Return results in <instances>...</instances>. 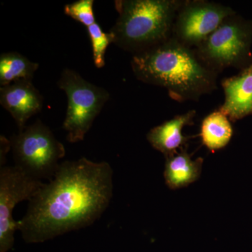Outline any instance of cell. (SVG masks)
<instances>
[{"mask_svg": "<svg viewBox=\"0 0 252 252\" xmlns=\"http://www.w3.org/2000/svg\"><path fill=\"white\" fill-rule=\"evenodd\" d=\"M45 184L33 178L19 167L3 166L0 170V252L14 246L18 221L13 218L15 207L31 200Z\"/></svg>", "mask_w": 252, "mask_h": 252, "instance_id": "8", "label": "cell"}, {"mask_svg": "<svg viewBox=\"0 0 252 252\" xmlns=\"http://www.w3.org/2000/svg\"><path fill=\"white\" fill-rule=\"evenodd\" d=\"M233 134L229 119L220 110L209 114L202 123L200 137L204 145L212 152L225 147Z\"/></svg>", "mask_w": 252, "mask_h": 252, "instance_id": "13", "label": "cell"}, {"mask_svg": "<svg viewBox=\"0 0 252 252\" xmlns=\"http://www.w3.org/2000/svg\"><path fill=\"white\" fill-rule=\"evenodd\" d=\"M88 33L92 44L93 57L94 65L97 68L103 67L105 64L106 50L112 44V37L109 33L104 32L97 23L87 28Z\"/></svg>", "mask_w": 252, "mask_h": 252, "instance_id": "15", "label": "cell"}, {"mask_svg": "<svg viewBox=\"0 0 252 252\" xmlns=\"http://www.w3.org/2000/svg\"><path fill=\"white\" fill-rule=\"evenodd\" d=\"M94 4V0H79L66 4L64 12L67 16L88 28L96 23Z\"/></svg>", "mask_w": 252, "mask_h": 252, "instance_id": "16", "label": "cell"}, {"mask_svg": "<svg viewBox=\"0 0 252 252\" xmlns=\"http://www.w3.org/2000/svg\"><path fill=\"white\" fill-rule=\"evenodd\" d=\"M0 104L14 118L21 131L32 117L41 112L43 97L32 81L21 80L1 86Z\"/></svg>", "mask_w": 252, "mask_h": 252, "instance_id": "9", "label": "cell"}, {"mask_svg": "<svg viewBox=\"0 0 252 252\" xmlns=\"http://www.w3.org/2000/svg\"><path fill=\"white\" fill-rule=\"evenodd\" d=\"M113 196V170L107 162L86 158L66 160L49 183L29 201L18 220L28 243H41L94 224Z\"/></svg>", "mask_w": 252, "mask_h": 252, "instance_id": "1", "label": "cell"}, {"mask_svg": "<svg viewBox=\"0 0 252 252\" xmlns=\"http://www.w3.org/2000/svg\"><path fill=\"white\" fill-rule=\"evenodd\" d=\"M229 6L202 0L182 1L172 28V39L195 49L232 15Z\"/></svg>", "mask_w": 252, "mask_h": 252, "instance_id": "7", "label": "cell"}, {"mask_svg": "<svg viewBox=\"0 0 252 252\" xmlns=\"http://www.w3.org/2000/svg\"><path fill=\"white\" fill-rule=\"evenodd\" d=\"M39 64L17 52L0 56V85L4 86L21 80L32 81Z\"/></svg>", "mask_w": 252, "mask_h": 252, "instance_id": "14", "label": "cell"}, {"mask_svg": "<svg viewBox=\"0 0 252 252\" xmlns=\"http://www.w3.org/2000/svg\"><path fill=\"white\" fill-rule=\"evenodd\" d=\"M165 177L166 185L172 189L187 187L195 182L201 173L203 159L198 158L193 160L185 149L166 157Z\"/></svg>", "mask_w": 252, "mask_h": 252, "instance_id": "12", "label": "cell"}, {"mask_svg": "<svg viewBox=\"0 0 252 252\" xmlns=\"http://www.w3.org/2000/svg\"><path fill=\"white\" fill-rule=\"evenodd\" d=\"M58 86L67 97V109L63 127L69 143L85 138L95 118L109 100V93L85 80L72 69H63Z\"/></svg>", "mask_w": 252, "mask_h": 252, "instance_id": "5", "label": "cell"}, {"mask_svg": "<svg viewBox=\"0 0 252 252\" xmlns=\"http://www.w3.org/2000/svg\"><path fill=\"white\" fill-rule=\"evenodd\" d=\"M225 100L219 110L231 122L252 115V64L221 81Z\"/></svg>", "mask_w": 252, "mask_h": 252, "instance_id": "10", "label": "cell"}, {"mask_svg": "<svg viewBox=\"0 0 252 252\" xmlns=\"http://www.w3.org/2000/svg\"><path fill=\"white\" fill-rule=\"evenodd\" d=\"M131 67L138 80L164 88L178 102L198 100L217 89L218 73L207 67L195 50L172 38L133 55Z\"/></svg>", "mask_w": 252, "mask_h": 252, "instance_id": "2", "label": "cell"}, {"mask_svg": "<svg viewBox=\"0 0 252 252\" xmlns=\"http://www.w3.org/2000/svg\"><path fill=\"white\" fill-rule=\"evenodd\" d=\"M195 114V110L189 111L151 129L147 135L149 143L165 157L178 153V149H183L188 140L182 130L185 126L193 124Z\"/></svg>", "mask_w": 252, "mask_h": 252, "instance_id": "11", "label": "cell"}, {"mask_svg": "<svg viewBox=\"0 0 252 252\" xmlns=\"http://www.w3.org/2000/svg\"><path fill=\"white\" fill-rule=\"evenodd\" d=\"M252 42V21L235 14L194 50L207 67L218 73L225 68L245 67L251 59Z\"/></svg>", "mask_w": 252, "mask_h": 252, "instance_id": "6", "label": "cell"}, {"mask_svg": "<svg viewBox=\"0 0 252 252\" xmlns=\"http://www.w3.org/2000/svg\"><path fill=\"white\" fill-rule=\"evenodd\" d=\"M9 141L15 165L38 180H52L65 156L64 145L39 119Z\"/></svg>", "mask_w": 252, "mask_h": 252, "instance_id": "4", "label": "cell"}, {"mask_svg": "<svg viewBox=\"0 0 252 252\" xmlns=\"http://www.w3.org/2000/svg\"><path fill=\"white\" fill-rule=\"evenodd\" d=\"M180 0H117L119 17L109 32L113 44L140 54L171 39Z\"/></svg>", "mask_w": 252, "mask_h": 252, "instance_id": "3", "label": "cell"}]
</instances>
